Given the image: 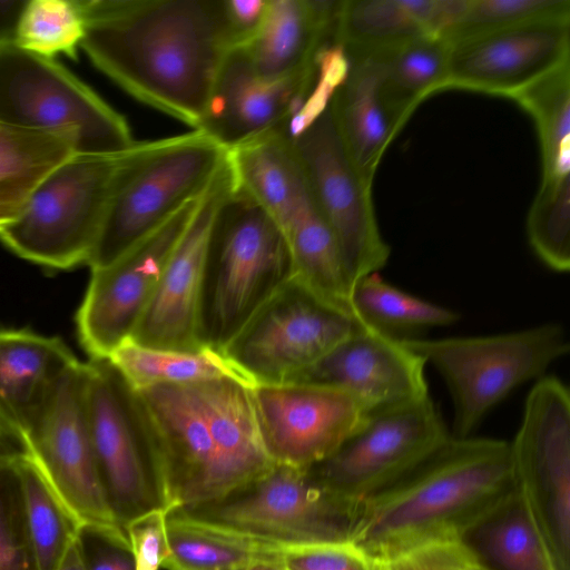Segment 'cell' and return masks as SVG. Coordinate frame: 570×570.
<instances>
[{"instance_id": "cell-1", "label": "cell", "mask_w": 570, "mask_h": 570, "mask_svg": "<svg viewBox=\"0 0 570 570\" xmlns=\"http://www.w3.org/2000/svg\"><path fill=\"white\" fill-rule=\"evenodd\" d=\"M80 48L128 95L197 129L235 48L224 0H82Z\"/></svg>"}, {"instance_id": "cell-2", "label": "cell", "mask_w": 570, "mask_h": 570, "mask_svg": "<svg viewBox=\"0 0 570 570\" xmlns=\"http://www.w3.org/2000/svg\"><path fill=\"white\" fill-rule=\"evenodd\" d=\"M250 389L224 377L135 391L150 430L167 513L218 500L275 465Z\"/></svg>"}, {"instance_id": "cell-3", "label": "cell", "mask_w": 570, "mask_h": 570, "mask_svg": "<svg viewBox=\"0 0 570 570\" xmlns=\"http://www.w3.org/2000/svg\"><path fill=\"white\" fill-rule=\"evenodd\" d=\"M508 441L450 440L401 481L365 501L351 541L373 557L461 538L514 488Z\"/></svg>"}, {"instance_id": "cell-4", "label": "cell", "mask_w": 570, "mask_h": 570, "mask_svg": "<svg viewBox=\"0 0 570 570\" xmlns=\"http://www.w3.org/2000/svg\"><path fill=\"white\" fill-rule=\"evenodd\" d=\"M294 276L279 226L255 202L233 190L230 183L207 242L197 321L202 346L223 351Z\"/></svg>"}, {"instance_id": "cell-5", "label": "cell", "mask_w": 570, "mask_h": 570, "mask_svg": "<svg viewBox=\"0 0 570 570\" xmlns=\"http://www.w3.org/2000/svg\"><path fill=\"white\" fill-rule=\"evenodd\" d=\"M205 131L135 142L118 173L100 235L87 263L106 266L200 198L226 161Z\"/></svg>"}, {"instance_id": "cell-6", "label": "cell", "mask_w": 570, "mask_h": 570, "mask_svg": "<svg viewBox=\"0 0 570 570\" xmlns=\"http://www.w3.org/2000/svg\"><path fill=\"white\" fill-rule=\"evenodd\" d=\"M442 376L453 403L452 436L474 435L488 413L520 385L569 353L559 323L472 336L400 337Z\"/></svg>"}, {"instance_id": "cell-7", "label": "cell", "mask_w": 570, "mask_h": 570, "mask_svg": "<svg viewBox=\"0 0 570 570\" xmlns=\"http://www.w3.org/2000/svg\"><path fill=\"white\" fill-rule=\"evenodd\" d=\"M128 150L69 156L41 180L19 216L0 227V240L49 268L87 265Z\"/></svg>"}, {"instance_id": "cell-8", "label": "cell", "mask_w": 570, "mask_h": 570, "mask_svg": "<svg viewBox=\"0 0 570 570\" xmlns=\"http://www.w3.org/2000/svg\"><path fill=\"white\" fill-rule=\"evenodd\" d=\"M0 124L68 138L77 154H115L136 141L126 119L55 58L0 41Z\"/></svg>"}, {"instance_id": "cell-9", "label": "cell", "mask_w": 570, "mask_h": 570, "mask_svg": "<svg viewBox=\"0 0 570 570\" xmlns=\"http://www.w3.org/2000/svg\"><path fill=\"white\" fill-rule=\"evenodd\" d=\"M177 510L279 549L351 540L357 514L307 470L283 464L218 500Z\"/></svg>"}, {"instance_id": "cell-10", "label": "cell", "mask_w": 570, "mask_h": 570, "mask_svg": "<svg viewBox=\"0 0 570 570\" xmlns=\"http://www.w3.org/2000/svg\"><path fill=\"white\" fill-rule=\"evenodd\" d=\"M452 436L430 395L372 411L328 458L306 469L323 489L358 508L391 488Z\"/></svg>"}, {"instance_id": "cell-11", "label": "cell", "mask_w": 570, "mask_h": 570, "mask_svg": "<svg viewBox=\"0 0 570 570\" xmlns=\"http://www.w3.org/2000/svg\"><path fill=\"white\" fill-rule=\"evenodd\" d=\"M86 411L98 475L119 525L163 509L148 423L109 358L86 362Z\"/></svg>"}, {"instance_id": "cell-12", "label": "cell", "mask_w": 570, "mask_h": 570, "mask_svg": "<svg viewBox=\"0 0 570 570\" xmlns=\"http://www.w3.org/2000/svg\"><path fill=\"white\" fill-rule=\"evenodd\" d=\"M509 445L515 488L559 570H570V393L563 381L535 380Z\"/></svg>"}, {"instance_id": "cell-13", "label": "cell", "mask_w": 570, "mask_h": 570, "mask_svg": "<svg viewBox=\"0 0 570 570\" xmlns=\"http://www.w3.org/2000/svg\"><path fill=\"white\" fill-rule=\"evenodd\" d=\"M356 326L294 276L222 351L253 385L285 384L313 366Z\"/></svg>"}, {"instance_id": "cell-14", "label": "cell", "mask_w": 570, "mask_h": 570, "mask_svg": "<svg viewBox=\"0 0 570 570\" xmlns=\"http://www.w3.org/2000/svg\"><path fill=\"white\" fill-rule=\"evenodd\" d=\"M289 139L311 197L335 238L352 292L358 281L379 273L391 255L376 220L372 186L352 166L331 104Z\"/></svg>"}, {"instance_id": "cell-15", "label": "cell", "mask_w": 570, "mask_h": 570, "mask_svg": "<svg viewBox=\"0 0 570 570\" xmlns=\"http://www.w3.org/2000/svg\"><path fill=\"white\" fill-rule=\"evenodd\" d=\"M200 198L186 204L110 264L91 269L76 315L79 341L90 358H108L130 338Z\"/></svg>"}, {"instance_id": "cell-16", "label": "cell", "mask_w": 570, "mask_h": 570, "mask_svg": "<svg viewBox=\"0 0 570 570\" xmlns=\"http://www.w3.org/2000/svg\"><path fill=\"white\" fill-rule=\"evenodd\" d=\"M22 450L82 523L125 530L109 507L96 466L86 411V363L78 361L62 375Z\"/></svg>"}, {"instance_id": "cell-17", "label": "cell", "mask_w": 570, "mask_h": 570, "mask_svg": "<svg viewBox=\"0 0 570 570\" xmlns=\"http://www.w3.org/2000/svg\"><path fill=\"white\" fill-rule=\"evenodd\" d=\"M250 395L271 460L303 470L332 455L370 413L354 395L331 385L264 384Z\"/></svg>"}, {"instance_id": "cell-18", "label": "cell", "mask_w": 570, "mask_h": 570, "mask_svg": "<svg viewBox=\"0 0 570 570\" xmlns=\"http://www.w3.org/2000/svg\"><path fill=\"white\" fill-rule=\"evenodd\" d=\"M230 190L225 161L175 246L156 291L134 330L132 342L157 350L196 352L197 321L207 242L216 210Z\"/></svg>"}, {"instance_id": "cell-19", "label": "cell", "mask_w": 570, "mask_h": 570, "mask_svg": "<svg viewBox=\"0 0 570 570\" xmlns=\"http://www.w3.org/2000/svg\"><path fill=\"white\" fill-rule=\"evenodd\" d=\"M450 47L443 91L458 89L508 98L570 59V18L528 23L451 42Z\"/></svg>"}, {"instance_id": "cell-20", "label": "cell", "mask_w": 570, "mask_h": 570, "mask_svg": "<svg viewBox=\"0 0 570 570\" xmlns=\"http://www.w3.org/2000/svg\"><path fill=\"white\" fill-rule=\"evenodd\" d=\"M425 365L400 337L356 320L350 336L285 384L335 386L372 412L430 395Z\"/></svg>"}, {"instance_id": "cell-21", "label": "cell", "mask_w": 570, "mask_h": 570, "mask_svg": "<svg viewBox=\"0 0 570 570\" xmlns=\"http://www.w3.org/2000/svg\"><path fill=\"white\" fill-rule=\"evenodd\" d=\"M316 73L315 63L281 78H263L246 50L233 48L219 68L197 129L227 149L282 128L306 101Z\"/></svg>"}, {"instance_id": "cell-22", "label": "cell", "mask_w": 570, "mask_h": 570, "mask_svg": "<svg viewBox=\"0 0 570 570\" xmlns=\"http://www.w3.org/2000/svg\"><path fill=\"white\" fill-rule=\"evenodd\" d=\"M77 362L58 337L0 330V425L21 448L56 385Z\"/></svg>"}, {"instance_id": "cell-23", "label": "cell", "mask_w": 570, "mask_h": 570, "mask_svg": "<svg viewBox=\"0 0 570 570\" xmlns=\"http://www.w3.org/2000/svg\"><path fill=\"white\" fill-rule=\"evenodd\" d=\"M342 0H268L263 22L243 47L255 70L281 78L316 63L318 52L334 42Z\"/></svg>"}, {"instance_id": "cell-24", "label": "cell", "mask_w": 570, "mask_h": 570, "mask_svg": "<svg viewBox=\"0 0 570 570\" xmlns=\"http://www.w3.org/2000/svg\"><path fill=\"white\" fill-rule=\"evenodd\" d=\"M348 60L347 76L335 91L331 108L352 166L373 186L379 164L397 132L382 100L381 53L348 57Z\"/></svg>"}, {"instance_id": "cell-25", "label": "cell", "mask_w": 570, "mask_h": 570, "mask_svg": "<svg viewBox=\"0 0 570 570\" xmlns=\"http://www.w3.org/2000/svg\"><path fill=\"white\" fill-rule=\"evenodd\" d=\"M232 189L262 207L282 232L311 194L283 128H276L227 148Z\"/></svg>"}, {"instance_id": "cell-26", "label": "cell", "mask_w": 570, "mask_h": 570, "mask_svg": "<svg viewBox=\"0 0 570 570\" xmlns=\"http://www.w3.org/2000/svg\"><path fill=\"white\" fill-rule=\"evenodd\" d=\"M461 540L481 570H559L515 485Z\"/></svg>"}, {"instance_id": "cell-27", "label": "cell", "mask_w": 570, "mask_h": 570, "mask_svg": "<svg viewBox=\"0 0 570 570\" xmlns=\"http://www.w3.org/2000/svg\"><path fill=\"white\" fill-rule=\"evenodd\" d=\"M450 49L446 39L422 36L380 51L382 100L397 134L425 99L443 91Z\"/></svg>"}, {"instance_id": "cell-28", "label": "cell", "mask_w": 570, "mask_h": 570, "mask_svg": "<svg viewBox=\"0 0 570 570\" xmlns=\"http://www.w3.org/2000/svg\"><path fill=\"white\" fill-rule=\"evenodd\" d=\"M166 532L169 556L161 566L166 570H242L257 561L278 559L283 550L178 510L167 513Z\"/></svg>"}, {"instance_id": "cell-29", "label": "cell", "mask_w": 570, "mask_h": 570, "mask_svg": "<svg viewBox=\"0 0 570 570\" xmlns=\"http://www.w3.org/2000/svg\"><path fill=\"white\" fill-rule=\"evenodd\" d=\"M75 153L63 136L0 124V227L16 219L41 180Z\"/></svg>"}, {"instance_id": "cell-30", "label": "cell", "mask_w": 570, "mask_h": 570, "mask_svg": "<svg viewBox=\"0 0 570 570\" xmlns=\"http://www.w3.org/2000/svg\"><path fill=\"white\" fill-rule=\"evenodd\" d=\"M108 358L134 391L224 377L254 386L222 351L208 346L196 352H177L150 348L127 340Z\"/></svg>"}, {"instance_id": "cell-31", "label": "cell", "mask_w": 570, "mask_h": 570, "mask_svg": "<svg viewBox=\"0 0 570 570\" xmlns=\"http://www.w3.org/2000/svg\"><path fill=\"white\" fill-rule=\"evenodd\" d=\"M283 234L291 250L295 276L324 301L354 317L351 287L337 244L312 197Z\"/></svg>"}, {"instance_id": "cell-32", "label": "cell", "mask_w": 570, "mask_h": 570, "mask_svg": "<svg viewBox=\"0 0 570 570\" xmlns=\"http://www.w3.org/2000/svg\"><path fill=\"white\" fill-rule=\"evenodd\" d=\"M508 98L534 120L540 141L541 179L570 176V59Z\"/></svg>"}, {"instance_id": "cell-33", "label": "cell", "mask_w": 570, "mask_h": 570, "mask_svg": "<svg viewBox=\"0 0 570 570\" xmlns=\"http://www.w3.org/2000/svg\"><path fill=\"white\" fill-rule=\"evenodd\" d=\"M422 36L413 0H342L334 42L355 57Z\"/></svg>"}, {"instance_id": "cell-34", "label": "cell", "mask_w": 570, "mask_h": 570, "mask_svg": "<svg viewBox=\"0 0 570 570\" xmlns=\"http://www.w3.org/2000/svg\"><path fill=\"white\" fill-rule=\"evenodd\" d=\"M18 466L28 525L40 570H57L82 522L27 453H19Z\"/></svg>"}, {"instance_id": "cell-35", "label": "cell", "mask_w": 570, "mask_h": 570, "mask_svg": "<svg viewBox=\"0 0 570 570\" xmlns=\"http://www.w3.org/2000/svg\"><path fill=\"white\" fill-rule=\"evenodd\" d=\"M350 299L355 320L396 337L397 333L449 326L461 317L454 309L387 283L379 273L358 281Z\"/></svg>"}, {"instance_id": "cell-36", "label": "cell", "mask_w": 570, "mask_h": 570, "mask_svg": "<svg viewBox=\"0 0 570 570\" xmlns=\"http://www.w3.org/2000/svg\"><path fill=\"white\" fill-rule=\"evenodd\" d=\"M83 35L82 0H30L19 12L13 41L40 56L76 59Z\"/></svg>"}, {"instance_id": "cell-37", "label": "cell", "mask_w": 570, "mask_h": 570, "mask_svg": "<svg viewBox=\"0 0 570 570\" xmlns=\"http://www.w3.org/2000/svg\"><path fill=\"white\" fill-rule=\"evenodd\" d=\"M525 230L529 245L550 271L570 269V176L541 179L528 212Z\"/></svg>"}, {"instance_id": "cell-38", "label": "cell", "mask_w": 570, "mask_h": 570, "mask_svg": "<svg viewBox=\"0 0 570 570\" xmlns=\"http://www.w3.org/2000/svg\"><path fill=\"white\" fill-rule=\"evenodd\" d=\"M19 453L0 455V570H40L27 520Z\"/></svg>"}, {"instance_id": "cell-39", "label": "cell", "mask_w": 570, "mask_h": 570, "mask_svg": "<svg viewBox=\"0 0 570 570\" xmlns=\"http://www.w3.org/2000/svg\"><path fill=\"white\" fill-rule=\"evenodd\" d=\"M570 18L569 0H469L450 43L514 27Z\"/></svg>"}, {"instance_id": "cell-40", "label": "cell", "mask_w": 570, "mask_h": 570, "mask_svg": "<svg viewBox=\"0 0 570 570\" xmlns=\"http://www.w3.org/2000/svg\"><path fill=\"white\" fill-rule=\"evenodd\" d=\"M373 558L377 570H481L461 538L424 541Z\"/></svg>"}, {"instance_id": "cell-41", "label": "cell", "mask_w": 570, "mask_h": 570, "mask_svg": "<svg viewBox=\"0 0 570 570\" xmlns=\"http://www.w3.org/2000/svg\"><path fill=\"white\" fill-rule=\"evenodd\" d=\"M285 570H377L374 558L351 540L282 550Z\"/></svg>"}, {"instance_id": "cell-42", "label": "cell", "mask_w": 570, "mask_h": 570, "mask_svg": "<svg viewBox=\"0 0 570 570\" xmlns=\"http://www.w3.org/2000/svg\"><path fill=\"white\" fill-rule=\"evenodd\" d=\"M75 543L85 570H135L127 532L82 523Z\"/></svg>"}, {"instance_id": "cell-43", "label": "cell", "mask_w": 570, "mask_h": 570, "mask_svg": "<svg viewBox=\"0 0 570 570\" xmlns=\"http://www.w3.org/2000/svg\"><path fill=\"white\" fill-rule=\"evenodd\" d=\"M166 518L165 510L156 509L126 525L135 570H159L168 558Z\"/></svg>"}, {"instance_id": "cell-44", "label": "cell", "mask_w": 570, "mask_h": 570, "mask_svg": "<svg viewBox=\"0 0 570 570\" xmlns=\"http://www.w3.org/2000/svg\"><path fill=\"white\" fill-rule=\"evenodd\" d=\"M268 0H224L234 47H245L258 31Z\"/></svg>"}, {"instance_id": "cell-45", "label": "cell", "mask_w": 570, "mask_h": 570, "mask_svg": "<svg viewBox=\"0 0 570 570\" xmlns=\"http://www.w3.org/2000/svg\"><path fill=\"white\" fill-rule=\"evenodd\" d=\"M57 570H85L76 543L71 544Z\"/></svg>"}, {"instance_id": "cell-46", "label": "cell", "mask_w": 570, "mask_h": 570, "mask_svg": "<svg viewBox=\"0 0 570 570\" xmlns=\"http://www.w3.org/2000/svg\"><path fill=\"white\" fill-rule=\"evenodd\" d=\"M23 452L20 444L0 425V455Z\"/></svg>"}, {"instance_id": "cell-47", "label": "cell", "mask_w": 570, "mask_h": 570, "mask_svg": "<svg viewBox=\"0 0 570 570\" xmlns=\"http://www.w3.org/2000/svg\"><path fill=\"white\" fill-rule=\"evenodd\" d=\"M243 570H285V568L281 556L278 559L254 562Z\"/></svg>"}, {"instance_id": "cell-48", "label": "cell", "mask_w": 570, "mask_h": 570, "mask_svg": "<svg viewBox=\"0 0 570 570\" xmlns=\"http://www.w3.org/2000/svg\"><path fill=\"white\" fill-rule=\"evenodd\" d=\"M171 570H176V569H171ZM243 570V569H242Z\"/></svg>"}]
</instances>
